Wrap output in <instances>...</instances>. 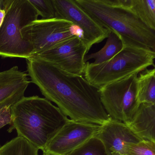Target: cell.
<instances>
[{"instance_id":"5bb4252c","label":"cell","mask_w":155,"mask_h":155,"mask_svg":"<svg viewBox=\"0 0 155 155\" xmlns=\"http://www.w3.org/2000/svg\"><path fill=\"white\" fill-rule=\"evenodd\" d=\"M137 98L139 104H155V69H146L137 76Z\"/></svg>"},{"instance_id":"d4e9b609","label":"cell","mask_w":155,"mask_h":155,"mask_svg":"<svg viewBox=\"0 0 155 155\" xmlns=\"http://www.w3.org/2000/svg\"><path fill=\"white\" fill-rule=\"evenodd\" d=\"M41 155H53L52 154H50V153H48V152H43V154Z\"/></svg>"},{"instance_id":"9a60e30c","label":"cell","mask_w":155,"mask_h":155,"mask_svg":"<svg viewBox=\"0 0 155 155\" xmlns=\"http://www.w3.org/2000/svg\"><path fill=\"white\" fill-rule=\"evenodd\" d=\"M124 44L120 37L113 32H110L107 38L104 47L99 51L86 55L84 58L85 63L90 60L94 59L93 64L98 65L111 59L123 48Z\"/></svg>"},{"instance_id":"7c38bea8","label":"cell","mask_w":155,"mask_h":155,"mask_svg":"<svg viewBox=\"0 0 155 155\" xmlns=\"http://www.w3.org/2000/svg\"><path fill=\"white\" fill-rule=\"evenodd\" d=\"M28 76L17 66L0 72V110L12 107L24 97L30 83Z\"/></svg>"},{"instance_id":"d6986e66","label":"cell","mask_w":155,"mask_h":155,"mask_svg":"<svg viewBox=\"0 0 155 155\" xmlns=\"http://www.w3.org/2000/svg\"><path fill=\"white\" fill-rule=\"evenodd\" d=\"M124 155H155V141L142 140L138 143L126 145Z\"/></svg>"},{"instance_id":"8992f818","label":"cell","mask_w":155,"mask_h":155,"mask_svg":"<svg viewBox=\"0 0 155 155\" xmlns=\"http://www.w3.org/2000/svg\"><path fill=\"white\" fill-rule=\"evenodd\" d=\"M138 74L105 85L98 90L101 104L112 119L127 124L139 104L137 98Z\"/></svg>"},{"instance_id":"ffe728a7","label":"cell","mask_w":155,"mask_h":155,"mask_svg":"<svg viewBox=\"0 0 155 155\" xmlns=\"http://www.w3.org/2000/svg\"><path fill=\"white\" fill-rule=\"evenodd\" d=\"M42 19L56 18V12L52 0H28Z\"/></svg>"},{"instance_id":"277c9868","label":"cell","mask_w":155,"mask_h":155,"mask_svg":"<svg viewBox=\"0 0 155 155\" xmlns=\"http://www.w3.org/2000/svg\"><path fill=\"white\" fill-rule=\"evenodd\" d=\"M155 52L136 45L124 44L121 51L101 64L86 62L85 79L98 90L107 84L138 74L154 65Z\"/></svg>"},{"instance_id":"30bf717a","label":"cell","mask_w":155,"mask_h":155,"mask_svg":"<svg viewBox=\"0 0 155 155\" xmlns=\"http://www.w3.org/2000/svg\"><path fill=\"white\" fill-rule=\"evenodd\" d=\"M88 52L83 41L75 37L33 57L52 63L66 72L82 76L86 64L84 58Z\"/></svg>"},{"instance_id":"e0dca14e","label":"cell","mask_w":155,"mask_h":155,"mask_svg":"<svg viewBox=\"0 0 155 155\" xmlns=\"http://www.w3.org/2000/svg\"><path fill=\"white\" fill-rule=\"evenodd\" d=\"M38 150L24 138L17 137L0 147V155H38Z\"/></svg>"},{"instance_id":"7a4b0ae2","label":"cell","mask_w":155,"mask_h":155,"mask_svg":"<svg viewBox=\"0 0 155 155\" xmlns=\"http://www.w3.org/2000/svg\"><path fill=\"white\" fill-rule=\"evenodd\" d=\"M10 110L9 131L16 130L18 137L42 151L69 119L50 101L37 96L24 97L11 107Z\"/></svg>"},{"instance_id":"ba28073f","label":"cell","mask_w":155,"mask_h":155,"mask_svg":"<svg viewBox=\"0 0 155 155\" xmlns=\"http://www.w3.org/2000/svg\"><path fill=\"white\" fill-rule=\"evenodd\" d=\"M52 2L56 18L70 21L81 31L88 52L93 45L107 38L111 32L95 21L75 0H52Z\"/></svg>"},{"instance_id":"6da1fadb","label":"cell","mask_w":155,"mask_h":155,"mask_svg":"<svg viewBox=\"0 0 155 155\" xmlns=\"http://www.w3.org/2000/svg\"><path fill=\"white\" fill-rule=\"evenodd\" d=\"M27 61L31 82L70 119L102 125L111 119L101 104L98 90L82 76L66 72L37 57Z\"/></svg>"},{"instance_id":"3957f363","label":"cell","mask_w":155,"mask_h":155,"mask_svg":"<svg viewBox=\"0 0 155 155\" xmlns=\"http://www.w3.org/2000/svg\"><path fill=\"white\" fill-rule=\"evenodd\" d=\"M104 28L117 34L124 44L155 50V31L130 10L127 0H75Z\"/></svg>"},{"instance_id":"52a82bcc","label":"cell","mask_w":155,"mask_h":155,"mask_svg":"<svg viewBox=\"0 0 155 155\" xmlns=\"http://www.w3.org/2000/svg\"><path fill=\"white\" fill-rule=\"evenodd\" d=\"M78 30L77 26L65 20L41 19L25 26L21 32L24 41L32 47L34 56L78 37Z\"/></svg>"},{"instance_id":"ac0fdd59","label":"cell","mask_w":155,"mask_h":155,"mask_svg":"<svg viewBox=\"0 0 155 155\" xmlns=\"http://www.w3.org/2000/svg\"><path fill=\"white\" fill-rule=\"evenodd\" d=\"M67 155H109L102 142L96 137Z\"/></svg>"},{"instance_id":"8fae6325","label":"cell","mask_w":155,"mask_h":155,"mask_svg":"<svg viewBox=\"0 0 155 155\" xmlns=\"http://www.w3.org/2000/svg\"><path fill=\"white\" fill-rule=\"evenodd\" d=\"M95 137L101 140L109 155L113 152L122 154L126 145L142 140L127 124L111 118L101 125Z\"/></svg>"},{"instance_id":"2e32d148","label":"cell","mask_w":155,"mask_h":155,"mask_svg":"<svg viewBox=\"0 0 155 155\" xmlns=\"http://www.w3.org/2000/svg\"><path fill=\"white\" fill-rule=\"evenodd\" d=\"M130 10L147 27L155 31V0H127Z\"/></svg>"},{"instance_id":"44dd1931","label":"cell","mask_w":155,"mask_h":155,"mask_svg":"<svg viewBox=\"0 0 155 155\" xmlns=\"http://www.w3.org/2000/svg\"><path fill=\"white\" fill-rule=\"evenodd\" d=\"M10 107H5L0 110V129L6 125L11 124Z\"/></svg>"},{"instance_id":"9c48e42d","label":"cell","mask_w":155,"mask_h":155,"mask_svg":"<svg viewBox=\"0 0 155 155\" xmlns=\"http://www.w3.org/2000/svg\"><path fill=\"white\" fill-rule=\"evenodd\" d=\"M101 126L68 119L42 151L53 155H67L95 137Z\"/></svg>"},{"instance_id":"5b68a950","label":"cell","mask_w":155,"mask_h":155,"mask_svg":"<svg viewBox=\"0 0 155 155\" xmlns=\"http://www.w3.org/2000/svg\"><path fill=\"white\" fill-rule=\"evenodd\" d=\"M5 18L0 27V57L28 59L31 45L22 38L21 30L38 20L39 14L28 0H7Z\"/></svg>"},{"instance_id":"7402d4cb","label":"cell","mask_w":155,"mask_h":155,"mask_svg":"<svg viewBox=\"0 0 155 155\" xmlns=\"http://www.w3.org/2000/svg\"><path fill=\"white\" fill-rule=\"evenodd\" d=\"M5 14L6 12L4 10L0 9V27H1L3 21H4V18H5Z\"/></svg>"},{"instance_id":"cb8c5ba5","label":"cell","mask_w":155,"mask_h":155,"mask_svg":"<svg viewBox=\"0 0 155 155\" xmlns=\"http://www.w3.org/2000/svg\"><path fill=\"white\" fill-rule=\"evenodd\" d=\"M111 155H124L123 154H120V153H116V152H113L111 153Z\"/></svg>"},{"instance_id":"603a6c76","label":"cell","mask_w":155,"mask_h":155,"mask_svg":"<svg viewBox=\"0 0 155 155\" xmlns=\"http://www.w3.org/2000/svg\"><path fill=\"white\" fill-rule=\"evenodd\" d=\"M7 2V0H0V9L5 10Z\"/></svg>"},{"instance_id":"4fadbf2b","label":"cell","mask_w":155,"mask_h":155,"mask_svg":"<svg viewBox=\"0 0 155 155\" xmlns=\"http://www.w3.org/2000/svg\"><path fill=\"white\" fill-rule=\"evenodd\" d=\"M127 125L142 140L155 141V104H140Z\"/></svg>"}]
</instances>
